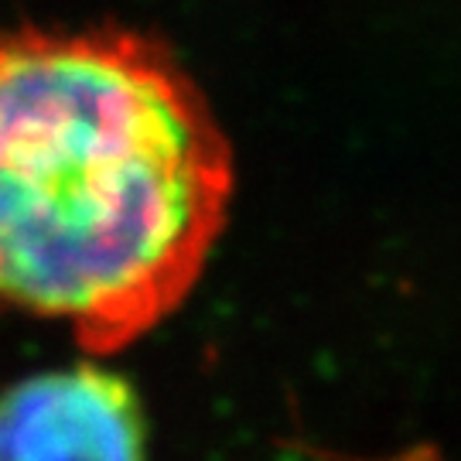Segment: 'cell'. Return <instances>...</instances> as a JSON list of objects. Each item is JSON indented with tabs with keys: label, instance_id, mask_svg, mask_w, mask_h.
Instances as JSON below:
<instances>
[{
	"label": "cell",
	"instance_id": "cell-2",
	"mask_svg": "<svg viewBox=\"0 0 461 461\" xmlns=\"http://www.w3.org/2000/svg\"><path fill=\"white\" fill-rule=\"evenodd\" d=\"M0 461H144V413L120 376L76 366L0 396Z\"/></svg>",
	"mask_w": 461,
	"mask_h": 461
},
{
	"label": "cell",
	"instance_id": "cell-1",
	"mask_svg": "<svg viewBox=\"0 0 461 461\" xmlns=\"http://www.w3.org/2000/svg\"><path fill=\"white\" fill-rule=\"evenodd\" d=\"M230 198V144L161 41L0 32V308L127 348L192 294Z\"/></svg>",
	"mask_w": 461,
	"mask_h": 461
}]
</instances>
